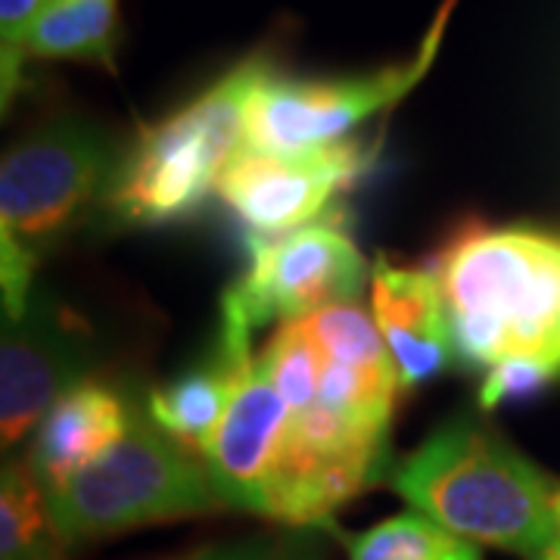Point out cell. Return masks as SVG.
Masks as SVG:
<instances>
[{
	"mask_svg": "<svg viewBox=\"0 0 560 560\" xmlns=\"http://www.w3.org/2000/svg\"><path fill=\"white\" fill-rule=\"evenodd\" d=\"M389 489L474 545L539 560L560 539L558 486L486 420L455 418L393 464Z\"/></svg>",
	"mask_w": 560,
	"mask_h": 560,
	"instance_id": "1",
	"label": "cell"
},
{
	"mask_svg": "<svg viewBox=\"0 0 560 560\" xmlns=\"http://www.w3.org/2000/svg\"><path fill=\"white\" fill-rule=\"evenodd\" d=\"M436 278L455 355L470 368L539 359L560 374V237L529 228L474 231Z\"/></svg>",
	"mask_w": 560,
	"mask_h": 560,
	"instance_id": "2",
	"label": "cell"
},
{
	"mask_svg": "<svg viewBox=\"0 0 560 560\" xmlns=\"http://www.w3.org/2000/svg\"><path fill=\"white\" fill-rule=\"evenodd\" d=\"M121 160L106 128L75 116L47 121L7 150L0 165L3 318H20L28 308L38 265L97 202H106Z\"/></svg>",
	"mask_w": 560,
	"mask_h": 560,
	"instance_id": "3",
	"label": "cell"
},
{
	"mask_svg": "<svg viewBox=\"0 0 560 560\" xmlns=\"http://www.w3.org/2000/svg\"><path fill=\"white\" fill-rule=\"evenodd\" d=\"M271 62L249 57L168 119L140 128L106 206L125 224H168L194 215L219 187L246 140V106Z\"/></svg>",
	"mask_w": 560,
	"mask_h": 560,
	"instance_id": "4",
	"label": "cell"
},
{
	"mask_svg": "<svg viewBox=\"0 0 560 560\" xmlns=\"http://www.w3.org/2000/svg\"><path fill=\"white\" fill-rule=\"evenodd\" d=\"M47 501L66 545L224 508L206 460L172 440L138 405L119 440L72 480L47 492Z\"/></svg>",
	"mask_w": 560,
	"mask_h": 560,
	"instance_id": "5",
	"label": "cell"
},
{
	"mask_svg": "<svg viewBox=\"0 0 560 560\" xmlns=\"http://www.w3.org/2000/svg\"><path fill=\"white\" fill-rule=\"evenodd\" d=\"M452 10L455 0H445L411 60L371 75L302 81L283 79L271 66L246 106L243 150L265 156H300L352 140L349 135L359 125L396 106L430 72Z\"/></svg>",
	"mask_w": 560,
	"mask_h": 560,
	"instance_id": "6",
	"label": "cell"
},
{
	"mask_svg": "<svg viewBox=\"0 0 560 560\" xmlns=\"http://www.w3.org/2000/svg\"><path fill=\"white\" fill-rule=\"evenodd\" d=\"M253 327L237 308L221 302L219 349L231 359V399L206 445L202 460L224 508L268 514L271 489L278 480L290 408L280 399L261 359L253 352Z\"/></svg>",
	"mask_w": 560,
	"mask_h": 560,
	"instance_id": "7",
	"label": "cell"
},
{
	"mask_svg": "<svg viewBox=\"0 0 560 560\" xmlns=\"http://www.w3.org/2000/svg\"><path fill=\"white\" fill-rule=\"evenodd\" d=\"M246 243L249 268L221 302L237 308L253 330L359 300L371 275L359 246L334 221H315L287 237L253 234Z\"/></svg>",
	"mask_w": 560,
	"mask_h": 560,
	"instance_id": "8",
	"label": "cell"
},
{
	"mask_svg": "<svg viewBox=\"0 0 560 560\" xmlns=\"http://www.w3.org/2000/svg\"><path fill=\"white\" fill-rule=\"evenodd\" d=\"M97 342L88 320L66 305L32 293L20 318H3L0 346V436L3 448H20L38 430L50 405L88 381Z\"/></svg>",
	"mask_w": 560,
	"mask_h": 560,
	"instance_id": "9",
	"label": "cell"
},
{
	"mask_svg": "<svg viewBox=\"0 0 560 560\" xmlns=\"http://www.w3.org/2000/svg\"><path fill=\"white\" fill-rule=\"evenodd\" d=\"M374 147L342 140L300 156H265L241 150L221 175L219 194L256 237H287L330 212L368 172Z\"/></svg>",
	"mask_w": 560,
	"mask_h": 560,
	"instance_id": "10",
	"label": "cell"
},
{
	"mask_svg": "<svg viewBox=\"0 0 560 560\" xmlns=\"http://www.w3.org/2000/svg\"><path fill=\"white\" fill-rule=\"evenodd\" d=\"M371 312L393 355L401 393L433 381L458 359L436 271L377 259L371 271Z\"/></svg>",
	"mask_w": 560,
	"mask_h": 560,
	"instance_id": "11",
	"label": "cell"
},
{
	"mask_svg": "<svg viewBox=\"0 0 560 560\" xmlns=\"http://www.w3.org/2000/svg\"><path fill=\"white\" fill-rule=\"evenodd\" d=\"M131 408L135 405H128L116 389L97 381L79 383L54 401L40 418L25 458L40 486L54 492L101 458L125 433Z\"/></svg>",
	"mask_w": 560,
	"mask_h": 560,
	"instance_id": "12",
	"label": "cell"
},
{
	"mask_svg": "<svg viewBox=\"0 0 560 560\" xmlns=\"http://www.w3.org/2000/svg\"><path fill=\"white\" fill-rule=\"evenodd\" d=\"M119 0H47L22 44V60H75L116 69Z\"/></svg>",
	"mask_w": 560,
	"mask_h": 560,
	"instance_id": "13",
	"label": "cell"
},
{
	"mask_svg": "<svg viewBox=\"0 0 560 560\" xmlns=\"http://www.w3.org/2000/svg\"><path fill=\"white\" fill-rule=\"evenodd\" d=\"M231 383H234V368L219 349L215 361H209L206 368H194L153 389V396L147 399V411L172 440H178L202 458L228 408Z\"/></svg>",
	"mask_w": 560,
	"mask_h": 560,
	"instance_id": "14",
	"label": "cell"
},
{
	"mask_svg": "<svg viewBox=\"0 0 560 560\" xmlns=\"http://www.w3.org/2000/svg\"><path fill=\"white\" fill-rule=\"evenodd\" d=\"M62 541L47 489L28 460H13L0 477V560H62Z\"/></svg>",
	"mask_w": 560,
	"mask_h": 560,
	"instance_id": "15",
	"label": "cell"
},
{
	"mask_svg": "<svg viewBox=\"0 0 560 560\" xmlns=\"http://www.w3.org/2000/svg\"><path fill=\"white\" fill-rule=\"evenodd\" d=\"M349 560H482L480 545L420 511H401L346 536Z\"/></svg>",
	"mask_w": 560,
	"mask_h": 560,
	"instance_id": "16",
	"label": "cell"
},
{
	"mask_svg": "<svg viewBox=\"0 0 560 560\" xmlns=\"http://www.w3.org/2000/svg\"><path fill=\"white\" fill-rule=\"evenodd\" d=\"M558 371L539 359H508L486 371L480 389L482 408H499L501 401L521 399L529 393H539L548 381H555Z\"/></svg>",
	"mask_w": 560,
	"mask_h": 560,
	"instance_id": "17",
	"label": "cell"
},
{
	"mask_svg": "<svg viewBox=\"0 0 560 560\" xmlns=\"http://www.w3.org/2000/svg\"><path fill=\"white\" fill-rule=\"evenodd\" d=\"M275 539H265V536H253V539H231V541H215V545H202L197 551H184L175 558L165 560H265L275 551Z\"/></svg>",
	"mask_w": 560,
	"mask_h": 560,
	"instance_id": "18",
	"label": "cell"
},
{
	"mask_svg": "<svg viewBox=\"0 0 560 560\" xmlns=\"http://www.w3.org/2000/svg\"><path fill=\"white\" fill-rule=\"evenodd\" d=\"M265 560H320L312 541H278Z\"/></svg>",
	"mask_w": 560,
	"mask_h": 560,
	"instance_id": "19",
	"label": "cell"
},
{
	"mask_svg": "<svg viewBox=\"0 0 560 560\" xmlns=\"http://www.w3.org/2000/svg\"><path fill=\"white\" fill-rule=\"evenodd\" d=\"M539 560H560V539L555 541V545H551V548H548V551H545Z\"/></svg>",
	"mask_w": 560,
	"mask_h": 560,
	"instance_id": "20",
	"label": "cell"
},
{
	"mask_svg": "<svg viewBox=\"0 0 560 560\" xmlns=\"http://www.w3.org/2000/svg\"><path fill=\"white\" fill-rule=\"evenodd\" d=\"M555 514H558V523H560V486H558V495H555Z\"/></svg>",
	"mask_w": 560,
	"mask_h": 560,
	"instance_id": "21",
	"label": "cell"
}]
</instances>
